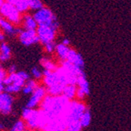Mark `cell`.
<instances>
[{
	"instance_id": "1",
	"label": "cell",
	"mask_w": 131,
	"mask_h": 131,
	"mask_svg": "<svg viewBox=\"0 0 131 131\" xmlns=\"http://www.w3.org/2000/svg\"><path fill=\"white\" fill-rule=\"evenodd\" d=\"M0 17L6 19L13 25H18L20 23V13L17 8L8 2H4L0 7Z\"/></svg>"
},
{
	"instance_id": "2",
	"label": "cell",
	"mask_w": 131,
	"mask_h": 131,
	"mask_svg": "<svg viewBox=\"0 0 131 131\" xmlns=\"http://www.w3.org/2000/svg\"><path fill=\"white\" fill-rule=\"evenodd\" d=\"M57 27V23L51 25H39L36 30L39 40L44 45L53 42L56 35Z\"/></svg>"
},
{
	"instance_id": "3",
	"label": "cell",
	"mask_w": 131,
	"mask_h": 131,
	"mask_svg": "<svg viewBox=\"0 0 131 131\" xmlns=\"http://www.w3.org/2000/svg\"><path fill=\"white\" fill-rule=\"evenodd\" d=\"M35 21L37 22L38 26L39 25H51L53 24L57 23V18L54 14L52 13V11L48 9L43 7L39 10L35 12L33 15Z\"/></svg>"
},
{
	"instance_id": "4",
	"label": "cell",
	"mask_w": 131,
	"mask_h": 131,
	"mask_svg": "<svg viewBox=\"0 0 131 131\" xmlns=\"http://www.w3.org/2000/svg\"><path fill=\"white\" fill-rule=\"evenodd\" d=\"M19 39L25 46H30L39 41L36 31L32 30L20 31V32L19 33Z\"/></svg>"
},
{
	"instance_id": "5",
	"label": "cell",
	"mask_w": 131,
	"mask_h": 131,
	"mask_svg": "<svg viewBox=\"0 0 131 131\" xmlns=\"http://www.w3.org/2000/svg\"><path fill=\"white\" fill-rule=\"evenodd\" d=\"M13 99L9 93H0V113L6 115L11 112Z\"/></svg>"
},
{
	"instance_id": "6",
	"label": "cell",
	"mask_w": 131,
	"mask_h": 131,
	"mask_svg": "<svg viewBox=\"0 0 131 131\" xmlns=\"http://www.w3.org/2000/svg\"><path fill=\"white\" fill-rule=\"evenodd\" d=\"M66 61L80 69H82L83 66H84V61H83L82 56L76 51L71 49H70L68 52V54L66 58Z\"/></svg>"
},
{
	"instance_id": "7",
	"label": "cell",
	"mask_w": 131,
	"mask_h": 131,
	"mask_svg": "<svg viewBox=\"0 0 131 131\" xmlns=\"http://www.w3.org/2000/svg\"><path fill=\"white\" fill-rule=\"evenodd\" d=\"M45 96V90L42 87L36 88L35 90L32 93L31 97L29 100V101L27 104V108H32L36 106L41 100Z\"/></svg>"
},
{
	"instance_id": "8",
	"label": "cell",
	"mask_w": 131,
	"mask_h": 131,
	"mask_svg": "<svg viewBox=\"0 0 131 131\" xmlns=\"http://www.w3.org/2000/svg\"><path fill=\"white\" fill-rule=\"evenodd\" d=\"M20 23L22 24L23 28L25 30H32V31H36L38 28V24L35 21L33 16L31 14H25L21 18Z\"/></svg>"
},
{
	"instance_id": "9",
	"label": "cell",
	"mask_w": 131,
	"mask_h": 131,
	"mask_svg": "<svg viewBox=\"0 0 131 131\" xmlns=\"http://www.w3.org/2000/svg\"><path fill=\"white\" fill-rule=\"evenodd\" d=\"M0 28L3 29V31L9 35H16L17 32H20L18 31L17 29H16V28L13 25V24L9 22L8 20H6V19L0 17Z\"/></svg>"
},
{
	"instance_id": "10",
	"label": "cell",
	"mask_w": 131,
	"mask_h": 131,
	"mask_svg": "<svg viewBox=\"0 0 131 131\" xmlns=\"http://www.w3.org/2000/svg\"><path fill=\"white\" fill-rule=\"evenodd\" d=\"M76 91H77V87L75 86V85L68 84V85L64 86L62 93L64 95L65 97L71 100V99H73L74 97H75Z\"/></svg>"
},
{
	"instance_id": "11",
	"label": "cell",
	"mask_w": 131,
	"mask_h": 131,
	"mask_svg": "<svg viewBox=\"0 0 131 131\" xmlns=\"http://www.w3.org/2000/svg\"><path fill=\"white\" fill-rule=\"evenodd\" d=\"M79 122V124L82 128H86V127L89 126V125L91 122V114H90V112L88 108L81 115Z\"/></svg>"
},
{
	"instance_id": "12",
	"label": "cell",
	"mask_w": 131,
	"mask_h": 131,
	"mask_svg": "<svg viewBox=\"0 0 131 131\" xmlns=\"http://www.w3.org/2000/svg\"><path fill=\"white\" fill-rule=\"evenodd\" d=\"M56 50L62 60H64L66 61V58H67V56L68 54V52L70 50V48L68 46H65L64 44H59L57 46H56Z\"/></svg>"
},
{
	"instance_id": "13",
	"label": "cell",
	"mask_w": 131,
	"mask_h": 131,
	"mask_svg": "<svg viewBox=\"0 0 131 131\" xmlns=\"http://www.w3.org/2000/svg\"><path fill=\"white\" fill-rule=\"evenodd\" d=\"M10 57V49L7 44L2 42L0 45V60L6 61Z\"/></svg>"
},
{
	"instance_id": "14",
	"label": "cell",
	"mask_w": 131,
	"mask_h": 131,
	"mask_svg": "<svg viewBox=\"0 0 131 131\" xmlns=\"http://www.w3.org/2000/svg\"><path fill=\"white\" fill-rule=\"evenodd\" d=\"M28 9L33 11H37L43 8V4L40 0H28Z\"/></svg>"
},
{
	"instance_id": "15",
	"label": "cell",
	"mask_w": 131,
	"mask_h": 131,
	"mask_svg": "<svg viewBox=\"0 0 131 131\" xmlns=\"http://www.w3.org/2000/svg\"><path fill=\"white\" fill-rule=\"evenodd\" d=\"M36 86H35V82L32 81H28L25 85L23 86V93L25 94H29V93H32L35 89H36Z\"/></svg>"
},
{
	"instance_id": "16",
	"label": "cell",
	"mask_w": 131,
	"mask_h": 131,
	"mask_svg": "<svg viewBox=\"0 0 131 131\" xmlns=\"http://www.w3.org/2000/svg\"><path fill=\"white\" fill-rule=\"evenodd\" d=\"M32 74H33L34 77H35L36 79L40 78L41 75H42V74H41V72H40V71H39L37 68H35L32 69Z\"/></svg>"
},
{
	"instance_id": "17",
	"label": "cell",
	"mask_w": 131,
	"mask_h": 131,
	"mask_svg": "<svg viewBox=\"0 0 131 131\" xmlns=\"http://www.w3.org/2000/svg\"><path fill=\"white\" fill-rule=\"evenodd\" d=\"M69 43H70V41H69L68 39H64L63 42H62V44H64V45H65V46H68Z\"/></svg>"
},
{
	"instance_id": "18",
	"label": "cell",
	"mask_w": 131,
	"mask_h": 131,
	"mask_svg": "<svg viewBox=\"0 0 131 131\" xmlns=\"http://www.w3.org/2000/svg\"><path fill=\"white\" fill-rule=\"evenodd\" d=\"M4 40V35L3 33H0V41L3 42Z\"/></svg>"
},
{
	"instance_id": "19",
	"label": "cell",
	"mask_w": 131,
	"mask_h": 131,
	"mask_svg": "<svg viewBox=\"0 0 131 131\" xmlns=\"http://www.w3.org/2000/svg\"><path fill=\"white\" fill-rule=\"evenodd\" d=\"M4 129V126H3V124L0 123V129Z\"/></svg>"
},
{
	"instance_id": "20",
	"label": "cell",
	"mask_w": 131,
	"mask_h": 131,
	"mask_svg": "<svg viewBox=\"0 0 131 131\" xmlns=\"http://www.w3.org/2000/svg\"><path fill=\"white\" fill-rule=\"evenodd\" d=\"M8 1V0H3V2H7Z\"/></svg>"
}]
</instances>
